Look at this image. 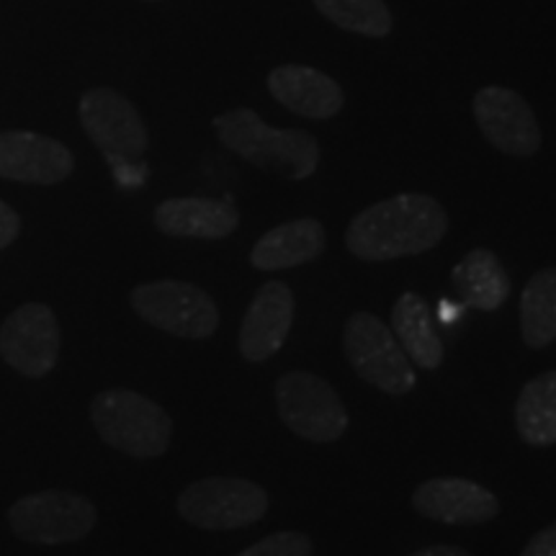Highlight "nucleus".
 <instances>
[{"instance_id":"1","label":"nucleus","mask_w":556,"mask_h":556,"mask_svg":"<svg viewBox=\"0 0 556 556\" xmlns=\"http://www.w3.org/2000/svg\"><path fill=\"white\" fill-rule=\"evenodd\" d=\"M448 229L443 206L426 193H400L366 206L345 229V248L361 261H394L433 250Z\"/></svg>"},{"instance_id":"2","label":"nucleus","mask_w":556,"mask_h":556,"mask_svg":"<svg viewBox=\"0 0 556 556\" xmlns=\"http://www.w3.org/2000/svg\"><path fill=\"white\" fill-rule=\"evenodd\" d=\"M80 122L93 144L103 152L124 189H137L148 180L150 135L135 103L114 88H90L80 99Z\"/></svg>"},{"instance_id":"3","label":"nucleus","mask_w":556,"mask_h":556,"mask_svg":"<svg viewBox=\"0 0 556 556\" xmlns=\"http://www.w3.org/2000/svg\"><path fill=\"white\" fill-rule=\"evenodd\" d=\"M214 129L227 150L255 168L307 180L319 165L317 139L299 129L270 127L253 109H232L214 119Z\"/></svg>"},{"instance_id":"4","label":"nucleus","mask_w":556,"mask_h":556,"mask_svg":"<svg viewBox=\"0 0 556 556\" xmlns=\"http://www.w3.org/2000/svg\"><path fill=\"white\" fill-rule=\"evenodd\" d=\"M90 422L106 446L135 458H157L170 448L173 420L155 400L131 389H106L90 402Z\"/></svg>"},{"instance_id":"5","label":"nucleus","mask_w":556,"mask_h":556,"mask_svg":"<svg viewBox=\"0 0 556 556\" xmlns=\"http://www.w3.org/2000/svg\"><path fill=\"white\" fill-rule=\"evenodd\" d=\"M268 492L242 477H204L178 495V513L186 523L204 531H238L266 518Z\"/></svg>"},{"instance_id":"6","label":"nucleus","mask_w":556,"mask_h":556,"mask_svg":"<svg viewBox=\"0 0 556 556\" xmlns=\"http://www.w3.org/2000/svg\"><path fill=\"white\" fill-rule=\"evenodd\" d=\"M96 520L93 503L67 490L34 492L9 507L11 531L34 546L75 544L93 531Z\"/></svg>"},{"instance_id":"7","label":"nucleus","mask_w":556,"mask_h":556,"mask_svg":"<svg viewBox=\"0 0 556 556\" xmlns=\"http://www.w3.org/2000/svg\"><path fill=\"white\" fill-rule=\"evenodd\" d=\"M343 348L353 371L366 384L377 387L379 392L389 394V397H402V394L413 392V361L405 356L392 328H387L377 315H371V312H356V315L348 319L343 332Z\"/></svg>"},{"instance_id":"8","label":"nucleus","mask_w":556,"mask_h":556,"mask_svg":"<svg viewBox=\"0 0 556 556\" xmlns=\"http://www.w3.org/2000/svg\"><path fill=\"white\" fill-rule=\"evenodd\" d=\"M131 309L168 336L204 340L219 330V307L189 281H152L131 291Z\"/></svg>"},{"instance_id":"9","label":"nucleus","mask_w":556,"mask_h":556,"mask_svg":"<svg viewBox=\"0 0 556 556\" xmlns=\"http://www.w3.org/2000/svg\"><path fill=\"white\" fill-rule=\"evenodd\" d=\"M276 407L283 426L312 443L338 441L351 422L336 387L307 371H289L278 379Z\"/></svg>"},{"instance_id":"10","label":"nucleus","mask_w":556,"mask_h":556,"mask_svg":"<svg viewBox=\"0 0 556 556\" xmlns=\"http://www.w3.org/2000/svg\"><path fill=\"white\" fill-rule=\"evenodd\" d=\"M62 332L47 304H21L0 325V358L21 377L41 379L58 366Z\"/></svg>"},{"instance_id":"11","label":"nucleus","mask_w":556,"mask_h":556,"mask_svg":"<svg viewBox=\"0 0 556 556\" xmlns=\"http://www.w3.org/2000/svg\"><path fill=\"white\" fill-rule=\"evenodd\" d=\"M479 131L492 148L513 157H531L541 150V127L523 96L505 86H484L471 101Z\"/></svg>"},{"instance_id":"12","label":"nucleus","mask_w":556,"mask_h":556,"mask_svg":"<svg viewBox=\"0 0 556 556\" xmlns=\"http://www.w3.org/2000/svg\"><path fill=\"white\" fill-rule=\"evenodd\" d=\"M75 157L58 139L39 131H0V178L16 184L54 186L70 178Z\"/></svg>"},{"instance_id":"13","label":"nucleus","mask_w":556,"mask_h":556,"mask_svg":"<svg viewBox=\"0 0 556 556\" xmlns=\"http://www.w3.org/2000/svg\"><path fill=\"white\" fill-rule=\"evenodd\" d=\"M294 291L283 281H266L242 317L240 353L250 364H261L281 351L294 328Z\"/></svg>"},{"instance_id":"14","label":"nucleus","mask_w":556,"mask_h":556,"mask_svg":"<svg viewBox=\"0 0 556 556\" xmlns=\"http://www.w3.org/2000/svg\"><path fill=\"white\" fill-rule=\"evenodd\" d=\"M413 507L422 518L448 526L486 523L500 513L492 490L464 477H435L413 492Z\"/></svg>"},{"instance_id":"15","label":"nucleus","mask_w":556,"mask_h":556,"mask_svg":"<svg viewBox=\"0 0 556 556\" xmlns=\"http://www.w3.org/2000/svg\"><path fill=\"white\" fill-rule=\"evenodd\" d=\"M270 96L283 109L304 119H332L343 109L345 96L330 75L309 65H281L268 75Z\"/></svg>"},{"instance_id":"16","label":"nucleus","mask_w":556,"mask_h":556,"mask_svg":"<svg viewBox=\"0 0 556 556\" xmlns=\"http://www.w3.org/2000/svg\"><path fill=\"white\" fill-rule=\"evenodd\" d=\"M240 225V212L235 201L184 197L168 199L155 208V227L170 238L225 240Z\"/></svg>"},{"instance_id":"17","label":"nucleus","mask_w":556,"mask_h":556,"mask_svg":"<svg viewBox=\"0 0 556 556\" xmlns=\"http://www.w3.org/2000/svg\"><path fill=\"white\" fill-rule=\"evenodd\" d=\"M328 245L323 222L304 217L268 229L253 245L250 263L258 270H289L312 263Z\"/></svg>"},{"instance_id":"18","label":"nucleus","mask_w":556,"mask_h":556,"mask_svg":"<svg viewBox=\"0 0 556 556\" xmlns=\"http://www.w3.org/2000/svg\"><path fill=\"white\" fill-rule=\"evenodd\" d=\"M451 283L462 299V307L479 312L500 309L513 291L510 274L486 248H477L464 255L451 270Z\"/></svg>"},{"instance_id":"19","label":"nucleus","mask_w":556,"mask_h":556,"mask_svg":"<svg viewBox=\"0 0 556 556\" xmlns=\"http://www.w3.org/2000/svg\"><path fill=\"white\" fill-rule=\"evenodd\" d=\"M392 332L413 364L426 371H435L443 364V343L435 330V317L420 294H400L392 307Z\"/></svg>"},{"instance_id":"20","label":"nucleus","mask_w":556,"mask_h":556,"mask_svg":"<svg viewBox=\"0 0 556 556\" xmlns=\"http://www.w3.org/2000/svg\"><path fill=\"white\" fill-rule=\"evenodd\" d=\"M516 428L531 446L556 443V368L539 374L520 389L516 402Z\"/></svg>"},{"instance_id":"21","label":"nucleus","mask_w":556,"mask_h":556,"mask_svg":"<svg viewBox=\"0 0 556 556\" xmlns=\"http://www.w3.org/2000/svg\"><path fill=\"white\" fill-rule=\"evenodd\" d=\"M520 336L531 348H546L556 340V268L528 278L520 294Z\"/></svg>"},{"instance_id":"22","label":"nucleus","mask_w":556,"mask_h":556,"mask_svg":"<svg viewBox=\"0 0 556 556\" xmlns=\"http://www.w3.org/2000/svg\"><path fill=\"white\" fill-rule=\"evenodd\" d=\"M315 9L338 29L361 37H389L394 18L384 0H315Z\"/></svg>"},{"instance_id":"23","label":"nucleus","mask_w":556,"mask_h":556,"mask_svg":"<svg viewBox=\"0 0 556 556\" xmlns=\"http://www.w3.org/2000/svg\"><path fill=\"white\" fill-rule=\"evenodd\" d=\"M312 552H315V544L309 536L299 531H278L235 556H312Z\"/></svg>"},{"instance_id":"24","label":"nucleus","mask_w":556,"mask_h":556,"mask_svg":"<svg viewBox=\"0 0 556 556\" xmlns=\"http://www.w3.org/2000/svg\"><path fill=\"white\" fill-rule=\"evenodd\" d=\"M520 556H556V520L528 541Z\"/></svg>"},{"instance_id":"25","label":"nucleus","mask_w":556,"mask_h":556,"mask_svg":"<svg viewBox=\"0 0 556 556\" xmlns=\"http://www.w3.org/2000/svg\"><path fill=\"white\" fill-rule=\"evenodd\" d=\"M21 232V217L18 212L5 201H0V250L9 248Z\"/></svg>"},{"instance_id":"26","label":"nucleus","mask_w":556,"mask_h":556,"mask_svg":"<svg viewBox=\"0 0 556 556\" xmlns=\"http://www.w3.org/2000/svg\"><path fill=\"white\" fill-rule=\"evenodd\" d=\"M462 312H464V307L462 304H451L448 299H441V302H438V319H441V323H446V325H454L458 317H462Z\"/></svg>"},{"instance_id":"27","label":"nucleus","mask_w":556,"mask_h":556,"mask_svg":"<svg viewBox=\"0 0 556 556\" xmlns=\"http://www.w3.org/2000/svg\"><path fill=\"white\" fill-rule=\"evenodd\" d=\"M409 556H471V554L464 552V548H458V546H428V548H422V552H415Z\"/></svg>"},{"instance_id":"28","label":"nucleus","mask_w":556,"mask_h":556,"mask_svg":"<svg viewBox=\"0 0 556 556\" xmlns=\"http://www.w3.org/2000/svg\"><path fill=\"white\" fill-rule=\"evenodd\" d=\"M150 3H155V0H150Z\"/></svg>"}]
</instances>
